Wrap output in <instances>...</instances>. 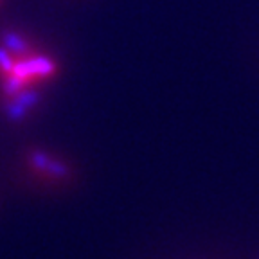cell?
I'll list each match as a JSON object with an SVG mask.
<instances>
[{"mask_svg":"<svg viewBox=\"0 0 259 259\" xmlns=\"http://www.w3.org/2000/svg\"><path fill=\"white\" fill-rule=\"evenodd\" d=\"M27 166L44 182L49 184H67L72 178V167L67 162L49 155L47 151L31 150L27 153Z\"/></svg>","mask_w":259,"mask_h":259,"instance_id":"6da1fadb","label":"cell"},{"mask_svg":"<svg viewBox=\"0 0 259 259\" xmlns=\"http://www.w3.org/2000/svg\"><path fill=\"white\" fill-rule=\"evenodd\" d=\"M40 87H31V89L22 90L20 94H16L13 97H6V115L11 121H20V119L27 117L29 113L34 110V106L40 103Z\"/></svg>","mask_w":259,"mask_h":259,"instance_id":"7a4b0ae2","label":"cell"},{"mask_svg":"<svg viewBox=\"0 0 259 259\" xmlns=\"http://www.w3.org/2000/svg\"><path fill=\"white\" fill-rule=\"evenodd\" d=\"M0 2H2V0H0Z\"/></svg>","mask_w":259,"mask_h":259,"instance_id":"3957f363","label":"cell"}]
</instances>
